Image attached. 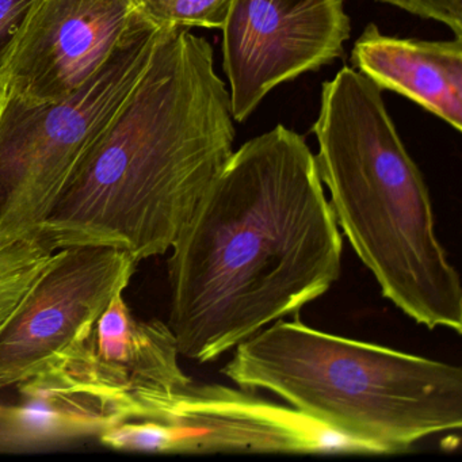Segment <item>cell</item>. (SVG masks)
Listing matches in <instances>:
<instances>
[{
    "label": "cell",
    "instance_id": "cell-1",
    "mask_svg": "<svg viewBox=\"0 0 462 462\" xmlns=\"http://www.w3.org/2000/svg\"><path fill=\"white\" fill-rule=\"evenodd\" d=\"M170 251L167 324L199 364L327 293L342 235L304 137L277 125L232 152Z\"/></svg>",
    "mask_w": 462,
    "mask_h": 462
},
{
    "label": "cell",
    "instance_id": "cell-12",
    "mask_svg": "<svg viewBox=\"0 0 462 462\" xmlns=\"http://www.w3.org/2000/svg\"><path fill=\"white\" fill-rule=\"evenodd\" d=\"M56 253L39 235L0 247V329L14 315Z\"/></svg>",
    "mask_w": 462,
    "mask_h": 462
},
{
    "label": "cell",
    "instance_id": "cell-6",
    "mask_svg": "<svg viewBox=\"0 0 462 462\" xmlns=\"http://www.w3.org/2000/svg\"><path fill=\"white\" fill-rule=\"evenodd\" d=\"M169 324L140 320L117 294L85 340L50 372L18 386L61 435L166 415L193 383Z\"/></svg>",
    "mask_w": 462,
    "mask_h": 462
},
{
    "label": "cell",
    "instance_id": "cell-3",
    "mask_svg": "<svg viewBox=\"0 0 462 462\" xmlns=\"http://www.w3.org/2000/svg\"><path fill=\"white\" fill-rule=\"evenodd\" d=\"M313 134L337 226L383 296L415 323L461 334V281L435 234L429 189L383 88L346 67L323 85Z\"/></svg>",
    "mask_w": 462,
    "mask_h": 462
},
{
    "label": "cell",
    "instance_id": "cell-11",
    "mask_svg": "<svg viewBox=\"0 0 462 462\" xmlns=\"http://www.w3.org/2000/svg\"><path fill=\"white\" fill-rule=\"evenodd\" d=\"M351 61L380 88L394 91L462 129V39L424 42L385 36L370 23Z\"/></svg>",
    "mask_w": 462,
    "mask_h": 462
},
{
    "label": "cell",
    "instance_id": "cell-2",
    "mask_svg": "<svg viewBox=\"0 0 462 462\" xmlns=\"http://www.w3.org/2000/svg\"><path fill=\"white\" fill-rule=\"evenodd\" d=\"M234 121L209 42L164 28L37 235L55 251L104 245L137 264L164 255L231 158Z\"/></svg>",
    "mask_w": 462,
    "mask_h": 462
},
{
    "label": "cell",
    "instance_id": "cell-13",
    "mask_svg": "<svg viewBox=\"0 0 462 462\" xmlns=\"http://www.w3.org/2000/svg\"><path fill=\"white\" fill-rule=\"evenodd\" d=\"M232 0H136V10L159 28L223 29Z\"/></svg>",
    "mask_w": 462,
    "mask_h": 462
},
{
    "label": "cell",
    "instance_id": "cell-5",
    "mask_svg": "<svg viewBox=\"0 0 462 462\" xmlns=\"http://www.w3.org/2000/svg\"><path fill=\"white\" fill-rule=\"evenodd\" d=\"M163 29L136 10L104 69L63 101L34 104L0 88V247L36 236L147 69Z\"/></svg>",
    "mask_w": 462,
    "mask_h": 462
},
{
    "label": "cell",
    "instance_id": "cell-4",
    "mask_svg": "<svg viewBox=\"0 0 462 462\" xmlns=\"http://www.w3.org/2000/svg\"><path fill=\"white\" fill-rule=\"evenodd\" d=\"M221 373L277 394L367 454L402 453L462 427L461 367L299 320L281 319L237 345Z\"/></svg>",
    "mask_w": 462,
    "mask_h": 462
},
{
    "label": "cell",
    "instance_id": "cell-9",
    "mask_svg": "<svg viewBox=\"0 0 462 462\" xmlns=\"http://www.w3.org/2000/svg\"><path fill=\"white\" fill-rule=\"evenodd\" d=\"M232 117L243 123L281 83L342 58L343 0H232L223 26Z\"/></svg>",
    "mask_w": 462,
    "mask_h": 462
},
{
    "label": "cell",
    "instance_id": "cell-15",
    "mask_svg": "<svg viewBox=\"0 0 462 462\" xmlns=\"http://www.w3.org/2000/svg\"><path fill=\"white\" fill-rule=\"evenodd\" d=\"M34 0H0V85L13 45Z\"/></svg>",
    "mask_w": 462,
    "mask_h": 462
},
{
    "label": "cell",
    "instance_id": "cell-10",
    "mask_svg": "<svg viewBox=\"0 0 462 462\" xmlns=\"http://www.w3.org/2000/svg\"><path fill=\"white\" fill-rule=\"evenodd\" d=\"M134 13L136 0H34L0 88L34 104L69 98L104 69Z\"/></svg>",
    "mask_w": 462,
    "mask_h": 462
},
{
    "label": "cell",
    "instance_id": "cell-14",
    "mask_svg": "<svg viewBox=\"0 0 462 462\" xmlns=\"http://www.w3.org/2000/svg\"><path fill=\"white\" fill-rule=\"evenodd\" d=\"M424 20H434L462 39V0H377Z\"/></svg>",
    "mask_w": 462,
    "mask_h": 462
},
{
    "label": "cell",
    "instance_id": "cell-8",
    "mask_svg": "<svg viewBox=\"0 0 462 462\" xmlns=\"http://www.w3.org/2000/svg\"><path fill=\"white\" fill-rule=\"evenodd\" d=\"M137 263L104 245L59 250L14 315L0 329V389L45 374L90 334Z\"/></svg>",
    "mask_w": 462,
    "mask_h": 462
},
{
    "label": "cell",
    "instance_id": "cell-7",
    "mask_svg": "<svg viewBox=\"0 0 462 462\" xmlns=\"http://www.w3.org/2000/svg\"><path fill=\"white\" fill-rule=\"evenodd\" d=\"M102 445L148 453H361L364 446L254 389L190 383L171 410L152 420L104 430Z\"/></svg>",
    "mask_w": 462,
    "mask_h": 462
}]
</instances>
